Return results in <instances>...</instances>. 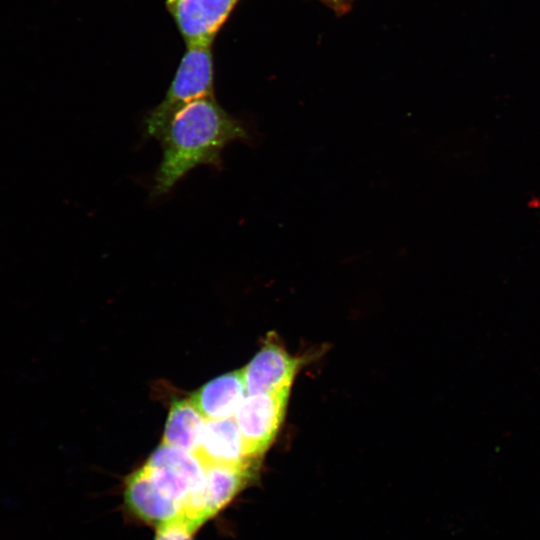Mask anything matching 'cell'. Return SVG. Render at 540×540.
<instances>
[{
  "instance_id": "3957f363",
  "label": "cell",
  "mask_w": 540,
  "mask_h": 540,
  "mask_svg": "<svg viewBox=\"0 0 540 540\" xmlns=\"http://www.w3.org/2000/svg\"><path fill=\"white\" fill-rule=\"evenodd\" d=\"M290 389L247 395L234 418L249 455L259 460L274 441L283 422Z\"/></svg>"
},
{
  "instance_id": "ba28073f",
  "label": "cell",
  "mask_w": 540,
  "mask_h": 540,
  "mask_svg": "<svg viewBox=\"0 0 540 540\" xmlns=\"http://www.w3.org/2000/svg\"><path fill=\"white\" fill-rule=\"evenodd\" d=\"M124 503L137 520L155 528L183 514V507L168 497L143 467L125 480Z\"/></svg>"
},
{
  "instance_id": "9c48e42d",
  "label": "cell",
  "mask_w": 540,
  "mask_h": 540,
  "mask_svg": "<svg viewBox=\"0 0 540 540\" xmlns=\"http://www.w3.org/2000/svg\"><path fill=\"white\" fill-rule=\"evenodd\" d=\"M246 395L242 368L207 382L190 399L206 420H216L234 417Z\"/></svg>"
},
{
  "instance_id": "8992f818",
  "label": "cell",
  "mask_w": 540,
  "mask_h": 540,
  "mask_svg": "<svg viewBox=\"0 0 540 540\" xmlns=\"http://www.w3.org/2000/svg\"><path fill=\"white\" fill-rule=\"evenodd\" d=\"M274 338V337H273ZM273 338L243 368L247 395L278 392L291 388L302 359L294 357Z\"/></svg>"
},
{
  "instance_id": "5b68a950",
  "label": "cell",
  "mask_w": 540,
  "mask_h": 540,
  "mask_svg": "<svg viewBox=\"0 0 540 540\" xmlns=\"http://www.w3.org/2000/svg\"><path fill=\"white\" fill-rule=\"evenodd\" d=\"M241 0H165L186 46H212Z\"/></svg>"
},
{
  "instance_id": "277c9868",
  "label": "cell",
  "mask_w": 540,
  "mask_h": 540,
  "mask_svg": "<svg viewBox=\"0 0 540 540\" xmlns=\"http://www.w3.org/2000/svg\"><path fill=\"white\" fill-rule=\"evenodd\" d=\"M204 478L189 496L184 513L199 527L223 510L253 479L257 467L205 466Z\"/></svg>"
},
{
  "instance_id": "6da1fadb",
  "label": "cell",
  "mask_w": 540,
  "mask_h": 540,
  "mask_svg": "<svg viewBox=\"0 0 540 540\" xmlns=\"http://www.w3.org/2000/svg\"><path fill=\"white\" fill-rule=\"evenodd\" d=\"M251 137L245 124L229 114L215 96L179 107L158 136L162 158L154 176L152 195L168 194L190 171L201 165L221 168L224 149Z\"/></svg>"
},
{
  "instance_id": "30bf717a",
  "label": "cell",
  "mask_w": 540,
  "mask_h": 540,
  "mask_svg": "<svg viewBox=\"0 0 540 540\" xmlns=\"http://www.w3.org/2000/svg\"><path fill=\"white\" fill-rule=\"evenodd\" d=\"M205 422L191 399L175 400L168 414L162 444L194 454Z\"/></svg>"
},
{
  "instance_id": "7c38bea8",
  "label": "cell",
  "mask_w": 540,
  "mask_h": 540,
  "mask_svg": "<svg viewBox=\"0 0 540 540\" xmlns=\"http://www.w3.org/2000/svg\"><path fill=\"white\" fill-rule=\"evenodd\" d=\"M337 14H343L351 7L353 0H320Z\"/></svg>"
},
{
  "instance_id": "52a82bcc",
  "label": "cell",
  "mask_w": 540,
  "mask_h": 540,
  "mask_svg": "<svg viewBox=\"0 0 540 540\" xmlns=\"http://www.w3.org/2000/svg\"><path fill=\"white\" fill-rule=\"evenodd\" d=\"M194 455L204 467H257L259 462L249 455L234 417L206 420Z\"/></svg>"
},
{
  "instance_id": "8fae6325",
  "label": "cell",
  "mask_w": 540,
  "mask_h": 540,
  "mask_svg": "<svg viewBox=\"0 0 540 540\" xmlns=\"http://www.w3.org/2000/svg\"><path fill=\"white\" fill-rule=\"evenodd\" d=\"M200 527L185 514L156 527L154 540H194Z\"/></svg>"
},
{
  "instance_id": "7a4b0ae2",
  "label": "cell",
  "mask_w": 540,
  "mask_h": 540,
  "mask_svg": "<svg viewBox=\"0 0 540 540\" xmlns=\"http://www.w3.org/2000/svg\"><path fill=\"white\" fill-rule=\"evenodd\" d=\"M215 96L212 46H186L163 100L143 118L144 134L158 138L171 115L182 105Z\"/></svg>"
}]
</instances>
